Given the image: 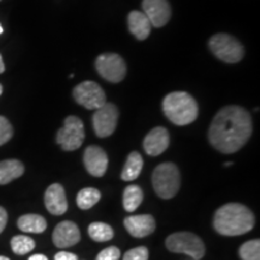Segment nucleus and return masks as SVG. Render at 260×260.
Returning a JSON list of instances; mask_svg holds the SVG:
<instances>
[{
    "mask_svg": "<svg viewBox=\"0 0 260 260\" xmlns=\"http://www.w3.org/2000/svg\"><path fill=\"white\" fill-rule=\"evenodd\" d=\"M83 162L88 174L94 177H103L109 167V158L102 147L89 146L84 151Z\"/></svg>",
    "mask_w": 260,
    "mask_h": 260,
    "instance_id": "f8f14e48",
    "label": "nucleus"
},
{
    "mask_svg": "<svg viewBox=\"0 0 260 260\" xmlns=\"http://www.w3.org/2000/svg\"><path fill=\"white\" fill-rule=\"evenodd\" d=\"M54 260H79L76 254L69 252H59L54 255Z\"/></svg>",
    "mask_w": 260,
    "mask_h": 260,
    "instance_id": "c85d7f7f",
    "label": "nucleus"
},
{
    "mask_svg": "<svg viewBox=\"0 0 260 260\" xmlns=\"http://www.w3.org/2000/svg\"><path fill=\"white\" fill-rule=\"evenodd\" d=\"M162 111L169 121L183 126L190 124L198 118L199 107L190 94L174 92L168 94L162 100Z\"/></svg>",
    "mask_w": 260,
    "mask_h": 260,
    "instance_id": "7ed1b4c3",
    "label": "nucleus"
},
{
    "mask_svg": "<svg viewBox=\"0 0 260 260\" xmlns=\"http://www.w3.org/2000/svg\"><path fill=\"white\" fill-rule=\"evenodd\" d=\"M28 260H48V259H47V256L44 254H34V255H31Z\"/></svg>",
    "mask_w": 260,
    "mask_h": 260,
    "instance_id": "7c9ffc66",
    "label": "nucleus"
},
{
    "mask_svg": "<svg viewBox=\"0 0 260 260\" xmlns=\"http://www.w3.org/2000/svg\"><path fill=\"white\" fill-rule=\"evenodd\" d=\"M255 224L254 214L248 207L239 203L223 205L216 211L213 228L224 236H239L251 232Z\"/></svg>",
    "mask_w": 260,
    "mask_h": 260,
    "instance_id": "f03ea898",
    "label": "nucleus"
},
{
    "mask_svg": "<svg viewBox=\"0 0 260 260\" xmlns=\"http://www.w3.org/2000/svg\"><path fill=\"white\" fill-rule=\"evenodd\" d=\"M142 10L152 27L155 28L164 27L171 17V9L168 0H144Z\"/></svg>",
    "mask_w": 260,
    "mask_h": 260,
    "instance_id": "9b49d317",
    "label": "nucleus"
},
{
    "mask_svg": "<svg viewBox=\"0 0 260 260\" xmlns=\"http://www.w3.org/2000/svg\"><path fill=\"white\" fill-rule=\"evenodd\" d=\"M24 174V165L17 159L0 161V184H8Z\"/></svg>",
    "mask_w": 260,
    "mask_h": 260,
    "instance_id": "a211bd4d",
    "label": "nucleus"
},
{
    "mask_svg": "<svg viewBox=\"0 0 260 260\" xmlns=\"http://www.w3.org/2000/svg\"><path fill=\"white\" fill-rule=\"evenodd\" d=\"M17 225L24 233L40 234L46 230L47 222L44 217L39 214H24L18 218Z\"/></svg>",
    "mask_w": 260,
    "mask_h": 260,
    "instance_id": "aec40b11",
    "label": "nucleus"
},
{
    "mask_svg": "<svg viewBox=\"0 0 260 260\" xmlns=\"http://www.w3.org/2000/svg\"><path fill=\"white\" fill-rule=\"evenodd\" d=\"M6 223H8V212L4 207L0 206V234L5 229Z\"/></svg>",
    "mask_w": 260,
    "mask_h": 260,
    "instance_id": "c756f323",
    "label": "nucleus"
},
{
    "mask_svg": "<svg viewBox=\"0 0 260 260\" xmlns=\"http://www.w3.org/2000/svg\"><path fill=\"white\" fill-rule=\"evenodd\" d=\"M2 93H3V87H2V84H0V95H2Z\"/></svg>",
    "mask_w": 260,
    "mask_h": 260,
    "instance_id": "f704fd0d",
    "label": "nucleus"
},
{
    "mask_svg": "<svg viewBox=\"0 0 260 260\" xmlns=\"http://www.w3.org/2000/svg\"><path fill=\"white\" fill-rule=\"evenodd\" d=\"M169 144H170V135H169L168 130L162 126H157L146 135L144 140V149L148 155L157 157L167 151Z\"/></svg>",
    "mask_w": 260,
    "mask_h": 260,
    "instance_id": "4468645a",
    "label": "nucleus"
},
{
    "mask_svg": "<svg viewBox=\"0 0 260 260\" xmlns=\"http://www.w3.org/2000/svg\"><path fill=\"white\" fill-rule=\"evenodd\" d=\"M14 135V129H12L11 123L8 118L0 116V146L10 141Z\"/></svg>",
    "mask_w": 260,
    "mask_h": 260,
    "instance_id": "a878e982",
    "label": "nucleus"
},
{
    "mask_svg": "<svg viewBox=\"0 0 260 260\" xmlns=\"http://www.w3.org/2000/svg\"><path fill=\"white\" fill-rule=\"evenodd\" d=\"M121 258V251L115 246L107 247L103 249L99 254L96 255L95 260H119Z\"/></svg>",
    "mask_w": 260,
    "mask_h": 260,
    "instance_id": "cd10ccee",
    "label": "nucleus"
},
{
    "mask_svg": "<svg viewBox=\"0 0 260 260\" xmlns=\"http://www.w3.org/2000/svg\"><path fill=\"white\" fill-rule=\"evenodd\" d=\"M128 27L138 40H145L151 32L152 24L142 11H132L128 15Z\"/></svg>",
    "mask_w": 260,
    "mask_h": 260,
    "instance_id": "f3484780",
    "label": "nucleus"
},
{
    "mask_svg": "<svg viewBox=\"0 0 260 260\" xmlns=\"http://www.w3.org/2000/svg\"><path fill=\"white\" fill-rule=\"evenodd\" d=\"M165 246L172 253H183L194 260H200L206 251L203 240L189 232L171 234L165 240Z\"/></svg>",
    "mask_w": 260,
    "mask_h": 260,
    "instance_id": "39448f33",
    "label": "nucleus"
},
{
    "mask_svg": "<svg viewBox=\"0 0 260 260\" xmlns=\"http://www.w3.org/2000/svg\"><path fill=\"white\" fill-rule=\"evenodd\" d=\"M144 200V193L139 186L130 184L123 193V206L126 212H134Z\"/></svg>",
    "mask_w": 260,
    "mask_h": 260,
    "instance_id": "412c9836",
    "label": "nucleus"
},
{
    "mask_svg": "<svg viewBox=\"0 0 260 260\" xmlns=\"http://www.w3.org/2000/svg\"><path fill=\"white\" fill-rule=\"evenodd\" d=\"M4 31V29H3V27H2V24H0V34H2V32Z\"/></svg>",
    "mask_w": 260,
    "mask_h": 260,
    "instance_id": "72a5a7b5",
    "label": "nucleus"
},
{
    "mask_svg": "<svg viewBox=\"0 0 260 260\" xmlns=\"http://www.w3.org/2000/svg\"><path fill=\"white\" fill-rule=\"evenodd\" d=\"M45 206L47 211L54 216L64 214L68 210V200L63 186L53 183L47 188L45 193Z\"/></svg>",
    "mask_w": 260,
    "mask_h": 260,
    "instance_id": "dca6fc26",
    "label": "nucleus"
},
{
    "mask_svg": "<svg viewBox=\"0 0 260 260\" xmlns=\"http://www.w3.org/2000/svg\"><path fill=\"white\" fill-rule=\"evenodd\" d=\"M152 184L155 194L161 199H171L181 187V175L174 162H162L152 174Z\"/></svg>",
    "mask_w": 260,
    "mask_h": 260,
    "instance_id": "20e7f679",
    "label": "nucleus"
},
{
    "mask_svg": "<svg viewBox=\"0 0 260 260\" xmlns=\"http://www.w3.org/2000/svg\"><path fill=\"white\" fill-rule=\"evenodd\" d=\"M4 71H5V65H4V61H3L2 54H0V74H3Z\"/></svg>",
    "mask_w": 260,
    "mask_h": 260,
    "instance_id": "2f4dec72",
    "label": "nucleus"
},
{
    "mask_svg": "<svg viewBox=\"0 0 260 260\" xmlns=\"http://www.w3.org/2000/svg\"><path fill=\"white\" fill-rule=\"evenodd\" d=\"M84 126L79 117L69 116L65 118L63 128L57 133V144L63 151H76L83 144Z\"/></svg>",
    "mask_w": 260,
    "mask_h": 260,
    "instance_id": "0eeeda50",
    "label": "nucleus"
},
{
    "mask_svg": "<svg viewBox=\"0 0 260 260\" xmlns=\"http://www.w3.org/2000/svg\"><path fill=\"white\" fill-rule=\"evenodd\" d=\"M144 167V159L139 152H132L126 158L121 177L123 181H134L140 176Z\"/></svg>",
    "mask_w": 260,
    "mask_h": 260,
    "instance_id": "6ab92c4d",
    "label": "nucleus"
},
{
    "mask_svg": "<svg viewBox=\"0 0 260 260\" xmlns=\"http://www.w3.org/2000/svg\"><path fill=\"white\" fill-rule=\"evenodd\" d=\"M124 226L132 236L146 237L155 230V220L151 214L129 216L124 219Z\"/></svg>",
    "mask_w": 260,
    "mask_h": 260,
    "instance_id": "2eb2a0df",
    "label": "nucleus"
},
{
    "mask_svg": "<svg viewBox=\"0 0 260 260\" xmlns=\"http://www.w3.org/2000/svg\"><path fill=\"white\" fill-rule=\"evenodd\" d=\"M75 102L88 110H98L106 103L105 92L93 81H84L77 84L73 90Z\"/></svg>",
    "mask_w": 260,
    "mask_h": 260,
    "instance_id": "6e6552de",
    "label": "nucleus"
},
{
    "mask_svg": "<svg viewBox=\"0 0 260 260\" xmlns=\"http://www.w3.org/2000/svg\"><path fill=\"white\" fill-rule=\"evenodd\" d=\"M102 194L95 188H83L82 190L79 191L76 198L77 206L81 210H89L92 209L94 205L99 203Z\"/></svg>",
    "mask_w": 260,
    "mask_h": 260,
    "instance_id": "4be33fe9",
    "label": "nucleus"
},
{
    "mask_svg": "<svg viewBox=\"0 0 260 260\" xmlns=\"http://www.w3.org/2000/svg\"><path fill=\"white\" fill-rule=\"evenodd\" d=\"M239 255L242 260H260L259 240H251L243 243L239 249Z\"/></svg>",
    "mask_w": 260,
    "mask_h": 260,
    "instance_id": "393cba45",
    "label": "nucleus"
},
{
    "mask_svg": "<svg viewBox=\"0 0 260 260\" xmlns=\"http://www.w3.org/2000/svg\"><path fill=\"white\" fill-rule=\"evenodd\" d=\"M0 260H10V259H9V258H6V256L0 255Z\"/></svg>",
    "mask_w": 260,
    "mask_h": 260,
    "instance_id": "473e14b6",
    "label": "nucleus"
},
{
    "mask_svg": "<svg viewBox=\"0 0 260 260\" xmlns=\"http://www.w3.org/2000/svg\"><path fill=\"white\" fill-rule=\"evenodd\" d=\"M118 109L115 104L105 103L95 110L93 115V128L98 138H107L112 135L118 123Z\"/></svg>",
    "mask_w": 260,
    "mask_h": 260,
    "instance_id": "9d476101",
    "label": "nucleus"
},
{
    "mask_svg": "<svg viewBox=\"0 0 260 260\" xmlns=\"http://www.w3.org/2000/svg\"><path fill=\"white\" fill-rule=\"evenodd\" d=\"M11 248L14 253L18 255L27 254L35 248V241L30 237L25 235H17L12 237L11 240Z\"/></svg>",
    "mask_w": 260,
    "mask_h": 260,
    "instance_id": "b1692460",
    "label": "nucleus"
},
{
    "mask_svg": "<svg viewBox=\"0 0 260 260\" xmlns=\"http://www.w3.org/2000/svg\"><path fill=\"white\" fill-rule=\"evenodd\" d=\"M252 132L251 115L241 106L230 105L214 116L209 129V140L217 151L230 154L246 145Z\"/></svg>",
    "mask_w": 260,
    "mask_h": 260,
    "instance_id": "f257e3e1",
    "label": "nucleus"
},
{
    "mask_svg": "<svg viewBox=\"0 0 260 260\" xmlns=\"http://www.w3.org/2000/svg\"><path fill=\"white\" fill-rule=\"evenodd\" d=\"M123 260H148V249L144 246L130 249L123 255Z\"/></svg>",
    "mask_w": 260,
    "mask_h": 260,
    "instance_id": "bb28decb",
    "label": "nucleus"
},
{
    "mask_svg": "<svg viewBox=\"0 0 260 260\" xmlns=\"http://www.w3.org/2000/svg\"><path fill=\"white\" fill-rule=\"evenodd\" d=\"M88 235L93 241L106 242L110 241L113 237V229L109 224L95 222L88 226Z\"/></svg>",
    "mask_w": 260,
    "mask_h": 260,
    "instance_id": "5701e85b",
    "label": "nucleus"
},
{
    "mask_svg": "<svg viewBox=\"0 0 260 260\" xmlns=\"http://www.w3.org/2000/svg\"><path fill=\"white\" fill-rule=\"evenodd\" d=\"M209 47L212 53L224 63L235 64L243 58L245 51L239 40L228 34H216L210 39Z\"/></svg>",
    "mask_w": 260,
    "mask_h": 260,
    "instance_id": "423d86ee",
    "label": "nucleus"
},
{
    "mask_svg": "<svg viewBox=\"0 0 260 260\" xmlns=\"http://www.w3.org/2000/svg\"><path fill=\"white\" fill-rule=\"evenodd\" d=\"M95 68L103 79L112 83L121 82L126 74L125 61L121 56L115 53H106L98 57Z\"/></svg>",
    "mask_w": 260,
    "mask_h": 260,
    "instance_id": "1a4fd4ad",
    "label": "nucleus"
},
{
    "mask_svg": "<svg viewBox=\"0 0 260 260\" xmlns=\"http://www.w3.org/2000/svg\"><path fill=\"white\" fill-rule=\"evenodd\" d=\"M52 240L58 248L73 247L81 240L79 226L70 220H64L56 226L53 235H52Z\"/></svg>",
    "mask_w": 260,
    "mask_h": 260,
    "instance_id": "ddd939ff",
    "label": "nucleus"
}]
</instances>
